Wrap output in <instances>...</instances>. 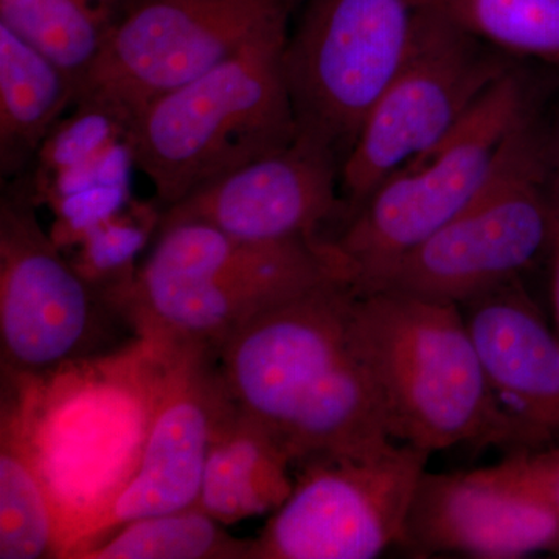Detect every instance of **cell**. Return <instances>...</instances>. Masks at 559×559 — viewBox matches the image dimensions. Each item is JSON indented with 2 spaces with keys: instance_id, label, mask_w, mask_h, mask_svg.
I'll return each instance as SVG.
<instances>
[{
  "instance_id": "1",
  "label": "cell",
  "mask_w": 559,
  "mask_h": 559,
  "mask_svg": "<svg viewBox=\"0 0 559 559\" xmlns=\"http://www.w3.org/2000/svg\"><path fill=\"white\" fill-rule=\"evenodd\" d=\"M356 300L345 280H323L216 348L235 406L270 430L294 465L370 454L393 441Z\"/></svg>"
},
{
  "instance_id": "2",
  "label": "cell",
  "mask_w": 559,
  "mask_h": 559,
  "mask_svg": "<svg viewBox=\"0 0 559 559\" xmlns=\"http://www.w3.org/2000/svg\"><path fill=\"white\" fill-rule=\"evenodd\" d=\"M173 345L140 336L117 353L40 380L7 378L20 393L61 532L60 558L87 544L138 468Z\"/></svg>"
},
{
  "instance_id": "3",
  "label": "cell",
  "mask_w": 559,
  "mask_h": 559,
  "mask_svg": "<svg viewBox=\"0 0 559 559\" xmlns=\"http://www.w3.org/2000/svg\"><path fill=\"white\" fill-rule=\"evenodd\" d=\"M356 314L393 440L433 454L551 439L496 395L460 305L381 289L358 294Z\"/></svg>"
},
{
  "instance_id": "4",
  "label": "cell",
  "mask_w": 559,
  "mask_h": 559,
  "mask_svg": "<svg viewBox=\"0 0 559 559\" xmlns=\"http://www.w3.org/2000/svg\"><path fill=\"white\" fill-rule=\"evenodd\" d=\"M333 277L342 275L329 240L257 242L182 221L160 226L119 305L139 336L216 352L260 312Z\"/></svg>"
},
{
  "instance_id": "5",
  "label": "cell",
  "mask_w": 559,
  "mask_h": 559,
  "mask_svg": "<svg viewBox=\"0 0 559 559\" xmlns=\"http://www.w3.org/2000/svg\"><path fill=\"white\" fill-rule=\"evenodd\" d=\"M289 27L146 106L124 130L128 153L164 210L213 180L285 150L299 134L285 73Z\"/></svg>"
},
{
  "instance_id": "6",
  "label": "cell",
  "mask_w": 559,
  "mask_h": 559,
  "mask_svg": "<svg viewBox=\"0 0 559 559\" xmlns=\"http://www.w3.org/2000/svg\"><path fill=\"white\" fill-rule=\"evenodd\" d=\"M530 119L528 92L510 70L437 148L381 183L330 240L342 275L369 294L403 257L459 215L495 165L503 140Z\"/></svg>"
},
{
  "instance_id": "7",
  "label": "cell",
  "mask_w": 559,
  "mask_h": 559,
  "mask_svg": "<svg viewBox=\"0 0 559 559\" xmlns=\"http://www.w3.org/2000/svg\"><path fill=\"white\" fill-rule=\"evenodd\" d=\"M547 246L551 249L550 157L530 117L503 140L469 204L403 257L374 290L462 307L518 280Z\"/></svg>"
},
{
  "instance_id": "8",
  "label": "cell",
  "mask_w": 559,
  "mask_h": 559,
  "mask_svg": "<svg viewBox=\"0 0 559 559\" xmlns=\"http://www.w3.org/2000/svg\"><path fill=\"white\" fill-rule=\"evenodd\" d=\"M510 70L506 51L463 28L432 0L423 11L409 57L342 162L344 221L401 168L437 148Z\"/></svg>"
},
{
  "instance_id": "9",
  "label": "cell",
  "mask_w": 559,
  "mask_h": 559,
  "mask_svg": "<svg viewBox=\"0 0 559 559\" xmlns=\"http://www.w3.org/2000/svg\"><path fill=\"white\" fill-rule=\"evenodd\" d=\"M432 0H304L285 49L299 135L341 165L360 127L409 57Z\"/></svg>"
},
{
  "instance_id": "10",
  "label": "cell",
  "mask_w": 559,
  "mask_h": 559,
  "mask_svg": "<svg viewBox=\"0 0 559 559\" xmlns=\"http://www.w3.org/2000/svg\"><path fill=\"white\" fill-rule=\"evenodd\" d=\"M304 0H139L112 32L76 103L123 130L252 40L289 27Z\"/></svg>"
},
{
  "instance_id": "11",
  "label": "cell",
  "mask_w": 559,
  "mask_h": 559,
  "mask_svg": "<svg viewBox=\"0 0 559 559\" xmlns=\"http://www.w3.org/2000/svg\"><path fill=\"white\" fill-rule=\"evenodd\" d=\"M430 452L390 441L381 450L299 463L252 559H371L403 546L407 516Z\"/></svg>"
},
{
  "instance_id": "12",
  "label": "cell",
  "mask_w": 559,
  "mask_h": 559,
  "mask_svg": "<svg viewBox=\"0 0 559 559\" xmlns=\"http://www.w3.org/2000/svg\"><path fill=\"white\" fill-rule=\"evenodd\" d=\"M119 307L95 290L40 226L20 191L0 198V342L3 377L40 380L102 358L106 318ZM124 314V312H123Z\"/></svg>"
},
{
  "instance_id": "13",
  "label": "cell",
  "mask_w": 559,
  "mask_h": 559,
  "mask_svg": "<svg viewBox=\"0 0 559 559\" xmlns=\"http://www.w3.org/2000/svg\"><path fill=\"white\" fill-rule=\"evenodd\" d=\"M229 403L215 349L175 345L138 468L80 551L128 522L198 503L213 432Z\"/></svg>"
},
{
  "instance_id": "14",
  "label": "cell",
  "mask_w": 559,
  "mask_h": 559,
  "mask_svg": "<svg viewBox=\"0 0 559 559\" xmlns=\"http://www.w3.org/2000/svg\"><path fill=\"white\" fill-rule=\"evenodd\" d=\"M341 162L314 140H296L271 156L213 180L164 210L160 226L198 221L257 242L322 241L320 230L345 218Z\"/></svg>"
},
{
  "instance_id": "15",
  "label": "cell",
  "mask_w": 559,
  "mask_h": 559,
  "mask_svg": "<svg viewBox=\"0 0 559 559\" xmlns=\"http://www.w3.org/2000/svg\"><path fill=\"white\" fill-rule=\"evenodd\" d=\"M417 557L457 554L518 559L559 551V518L538 496L510 484L492 466L423 474L406 524Z\"/></svg>"
},
{
  "instance_id": "16",
  "label": "cell",
  "mask_w": 559,
  "mask_h": 559,
  "mask_svg": "<svg viewBox=\"0 0 559 559\" xmlns=\"http://www.w3.org/2000/svg\"><path fill=\"white\" fill-rule=\"evenodd\" d=\"M489 384L514 414L559 436V336L518 280L462 305Z\"/></svg>"
},
{
  "instance_id": "17",
  "label": "cell",
  "mask_w": 559,
  "mask_h": 559,
  "mask_svg": "<svg viewBox=\"0 0 559 559\" xmlns=\"http://www.w3.org/2000/svg\"><path fill=\"white\" fill-rule=\"evenodd\" d=\"M293 465L270 430L230 399L213 432L198 506L226 527L274 513L293 491Z\"/></svg>"
},
{
  "instance_id": "18",
  "label": "cell",
  "mask_w": 559,
  "mask_h": 559,
  "mask_svg": "<svg viewBox=\"0 0 559 559\" xmlns=\"http://www.w3.org/2000/svg\"><path fill=\"white\" fill-rule=\"evenodd\" d=\"M76 102L68 73L0 22V178H17Z\"/></svg>"
},
{
  "instance_id": "19",
  "label": "cell",
  "mask_w": 559,
  "mask_h": 559,
  "mask_svg": "<svg viewBox=\"0 0 559 559\" xmlns=\"http://www.w3.org/2000/svg\"><path fill=\"white\" fill-rule=\"evenodd\" d=\"M3 393L0 421V559L60 558L61 532L20 393Z\"/></svg>"
},
{
  "instance_id": "20",
  "label": "cell",
  "mask_w": 559,
  "mask_h": 559,
  "mask_svg": "<svg viewBox=\"0 0 559 559\" xmlns=\"http://www.w3.org/2000/svg\"><path fill=\"white\" fill-rule=\"evenodd\" d=\"M138 2L0 0V22L60 66L79 95L110 35Z\"/></svg>"
},
{
  "instance_id": "21",
  "label": "cell",
  "mask_w": 559,
  "mask_h": 559,
  "mask_svg": "<svg viewBox=\"0 0 559 559\" xmlns=\"http://www.w3.org/2000/svg\"><path fill=\"white\" fill-rule=\"evenodd\" d=\"M198 503L114 530L75 559H252L253 539L227 532Z\"/></svg>"
},
{
  "instance_id": "22",
  "label": "cell",
  "mask_w": 559,
  "mask_h": 559,
  "mask_svg": "<svg viewBox=\"0 0 559 559\" xmlns=\"http://www.w3.org/2000/svg\"><path fill=\"white\" fill-rule=\"evenodd\" d=\"M499 50L559 66V0H433Z\"/></svg>"
},
{
  "instance_id": "23",
  "label": "cell",
  "mask_w": 559,
  "mask_h": 559,
  "mask_svg": "<svg viewBox=\"0 0 559 559\" xmlns=\"http://www.w3.org/2000/svg\"><path fill=\"white\" fill-rule=\"evenodd\" d=\"M492 468L502 479L538 496L559 518V448L514 451Z\"/></svg>"
},
{
  "instance_id": "24",
  "label": "cell",
  "mask_w": 559,
  "mask_h": 559,
  "mask_svg": "<svg viewBox=\"0 0 559 559\" xmlns=\"http://www.w3.org/2000/svg\"><path fill=\"white\" fill-rule=\"evenodd\" d=\"M551 252L559 248V140L550 159Z\"/></svg>"
},
{
  "instance_id": "25",
  "label": "cell",
  "mask_w": 559,
  "mask_h": 559,
  "mask_svg": "<svg viewBox=\"0 0 559 559\" xmlns=\"http://www.w3.org/2000/svg\"><path fill=\"white\" fill-rule=\"evenodd\" d=\"M555 267L554 282H551V301H554L555 322H557V333L559 336V248L554 250Z\"/></svg>"
}]
</instances>
